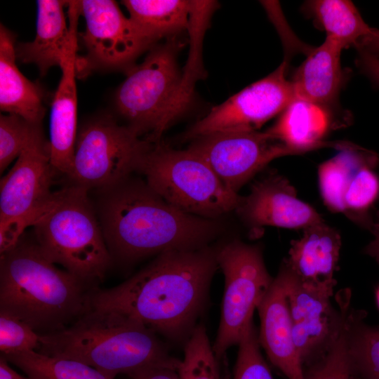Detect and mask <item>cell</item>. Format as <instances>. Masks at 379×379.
<instances>
[{
  "instance_id": "b9f144b4",
  "label": "cell",
  "mask_w": 379,
  "mask_h": 379,
  "mask_svg": "<svg viewBox=\"0 0 379 379\" xmlns=\"http://www.w3.org/2000/svg\"><path fill=\"white\" fill-rule=\"evenodd\" d=\"M378 220H379V213H378Z\"/></svg>"
},
{
  "instance_id": "6da1fadb",
  "label": "cell",
  "mask_w": 379,
  "mask_h": 379,
  "mask_svg": "<svg viewBox=\"0 0 379 379\" xmlns=\"http://www.w3.org/2000/svg\"><path fill=\"white\" fill-rule=\"evenodd\" d=\"M218 267L215 248L209 246L166 251L121 284L95 288L91 308L119 312L185 343L205 307Z\"/></svg>"
},
{
  "instance_id": "30bf717a",
  "label": "cell",
  "mask_w": 379,
  "mask_h": 379,
  "mask_svg": "<svg viewBox=\"0 0 379 379\" xmlns=\"http://www.w3.org/2000/svg\"><path fill=\"white\" fill-rule=\"evenodd\" d=\"M215 255L225 277L220 321L212 345L219 360L230 347L239 344L274 278L258 245L234 239L215 248Z\"/></svg>"
},
{
  "instance_id": "603a6c76",
  "label": "cell",
  "mask_w": 379,
  "mask_h": 379,
  "mask_svg": "<svg viewBox=\"0 0 379 379\" xmlns=\"http://www.w3.org/2000/svg\"><path fill=\"white\" fill-rule=\"evenodd\" d=\"M130 19L155 43L191 26L195 1L126 0Z\"/></svg>"
},
{
  "instance_id": "ffe728a7",
  "label": "cell",
  "mask_w": 379,
  "mask_h": 379,
  "mask_svg": "<svg viewBox=\"0 0 379 379\" xmlns=\"http://www.w3.org/2000/svg\"><path fill=\"white\" fill-rule=\"evenodd\" d=\"M344 48L325 39L298 67L291 84L295 98L314 104L332 114L343 82L340 55Z\"/></svg>"
},
{
  "instance_id": "8d00e7d4",
  "label": "cell",
  "mask_w": 379,
  "mask_h": 379,
  "mask_svg": "<svg viewBox=\"0 0 379 379\" xmlns=\"http://www.w3.org/2000/svg\"><path fill=\"white\" fill-rule=\"evenodd\" d=\"M351 296H352V292L349 289V288H345V289H343V290H340L337 295H336V302H337V304L340 306L342 307V308L343 309V319H344V316H345V310H346V308L348 306V305L350 303H351ZM343 324V322H342ZM342 326V325H341ZM341 328V327H340ZM338 336V335H337ZM333 344V343H332ZM297 350V349H296ZM327 351V352H328ZM327 353V352H326ZM325 354H324L322 357L315 359V360H313V361H303L301 359V361L302 363V365H303V367H307L314 363H315L316 361H317L318 360H319L320 359H321ZM300 357V356H299Z\"/></svg>"
},
{
  "instance_id": "484cf974",
  "label": "cell",
  "mask_w": 379,
  "mask_h": 379,
  "mask_svg": "<svg viewBox=\"0 0 379 379\" xmlns=\"http://www.w3.org/2000/svg\"><path fill=\"white\" fill-rule=\"evenodd\" d=\"M366 312L350 307L347 316V345L352 376L379 379V327L366 321Z\"/></svg>"
},
{
  "instance_id": "7c38bea8",
  "label": "cell",
  "mask_w": 379,
  "mask_h": 379,
  "mask_svg": "<svg viewBox=\"0 0 379 379\" xmlns=\"http://www.w3.org/2000/svg\"><path fill=\"white\" fill-rule=\"evenodd\" d=\"M284 60L267 77L246 86L211 109L185 133L194 140L206 135L232 131H258L295 99L291 81L286 77Z\"/></svg>"
},
{
  "instance_id": "277c9868",
  "label": "cell",
  "mask_w": 379,
  "mask_h": 379,
  "mask_svg": "<svg viewBox=\"0 0 379 379\" xmlns=\"http://www.w3.org/2000/svg\"><path fill=\"white\" fill-rule=\"evenodd\" d=\"M83 362L111 378L156 366L178 368L157 334L119 312L91 308L62 331L43 335L37 351Z\"/></svg>"
},
{
  "instance_id": "ba28073f",
  "label": "cell",
  "mask_w": 379,
  "mask_h": 379,
  "mask_svg": "<svg viewBox=\"0 0 379 379\" xmlns=\"http://www.w3.org/2000/svg\"><path fill=\"white\" fill-rule=\"evenodd\" d=\"M153 143L109 117L93 119L77 132L67 178L89 192L114 186L138 171Z\"/></svg>"
},
{
  "instance_id": "5bb4252c",
  "label": "cell",
  "mask_w": 379,
  "mask_h": 379,
  "mask_svg": "<svg viewBox=\"0 0 379 379\" xmlns=\"http://www.w3.org/2000/svg\"><path fill=\"white\" fill-rule=\"evenodd\" d=\"M278 273L286 288L298 354L306 359L322 355L337 337L343 319L342 308L331 301L334 287L302 282L284 261Z\"/></svg>"
},
{
  "instance_id": "74e56055",
  "label": "cell",
  "mask_w": 379,
  "mask_h": 379,
  "mask_svg": "<svg viewBox=\"0 0 379 379\" xmlns=\"http://www.w3.org/2000/svg\"><path fill=\"white\" fill-rule=\"evenodd\" d=\"M0 379H32L24 376L15 371L9 365V362L3 357H0Z\"/></svg>"
},
{
  "instance_id": "d4e9b609",
  "label": "cell",
  "mask_w": 379,
  "mask_h": 379,
  "mask_svg": "<svg viewBox=\"0 0 379 379\" xmlns=\"http://www.w3.org/2000/svg\"><path fill=\"white\" fill-rule=\"evenodd\" d=\"M307 8L330 39L343 48L355 46L361 39L373 34L375 28L363 19L349 0H312Z\"/></svg>"
},
{
  "instance_id": "f546056e",
  "label": "cell",
  "mask_w": 379,
  "mask_h": 379,
  "mask_svg": "<svg viewBox=\"0 0 379 379\" xmlns=\"http://www.w3.org/2000/svg\"><path fill=\"white\" fill-rule=\"evenodd\" d=\"M351 304L345 310L339 333L327 353L304 369L305 379H351L347 345L346 322Z\"/></svg>"
},
{
  "instance_id": "5b68a950",
  "label": "cell",
  "mask_w": 379,
  "mask_h": 379,
  "mask_svg": "<svg viewBox=\"0 0 379 379\" xmlns=\"http://www.w3.org/2000/svg\"><path fill=\"white\" fill-rule=\"evenodd\" d=\"M32 227L51 262L91 285L103 279L112 259L88 190L70 184L55 191Z\"/></svg>"
},
{
  "instance_id": "7a4b0ae2",
  "label": "cell",
  "mask_w": 379,
  "mask_h": 379,
  "mask_svg": "<svg viewBox=\"0 0 379 379\" xmlns=\"http://www.w3.org/2000/svg\"><path fill=\"white\" fill-rule=\"evenodd\" d=\"M95 192L93 205L112 260L133 262L169 251L201 248L222 230L217 219L173 206L145 181L129 177Z\"/></svg>"
},
{
  "instance_id": "2e32d148",
  "label": "cell",
  "mask_w": 379,
  "mask_h": 379,
  "mask_svg": "<svg viewBox=\"0 0 379 379\" xmlns=\"http://www.w3.org/2000/svg\"><path fill=\"white\" fill-rule=\"evenodd\" d=\"M36 32L31 42L15 47L16 58L35 65L44 76L53 66L60 67L73 41L77 38L79 1L39 0Z\"/></svg>"
},
{
  "instance_id": "9a60e30c",
  "label": "cell",
  "mask_w": 379,
  "mask_h": 379,
  "mask_svg": "<svg viewBox=\"0 0 379 379\" xmlns=\"http://www.w3.org/2000/svg\"><path fill=\"white\" fill-rule=\"evenodd\" d=\"M235 211L251 230L265 226L303 230L324 222L314 208L298 198L286 178L274 173L255 181L249 194L240 197Z\"/></svg>"
},
{
  "instance_id": "3957f363",
  "label": "cell",
  "mask_w": 379,
  "mask_h": 379,
  "mask_svg": "<svg viewBox=\"0 0 379 379\" xmlns=\"http://www.w3.org/2000/svg\"><path fill=\"white\" fill-rule=\"evenodd\" d=\"M95 288L59 269L24 234L1 254L0 311L39 334L62 331L90 310Z\"/></svg>"
},
{
  "instance_id": "d6986e66",
  "label": "cell",
  "mask_w": 379,
  "mask_h": 379,
  "mask_svg": "<svg viewBox=\"0 0 379 379\" xmlns=\"http://www.w3.org/2000/svg\"><path fill=\"white\" fill-rule=\"evenodd\" d=\"M302 236L291 241L284 262L302 282L335 287L341 248L340 233L324 222L304 229Z\"/></svg>"
},
{
  "instance_id": "d6a6232c",
  "label": "cell",
  "mask_w": 379,
  "mask_h": 379,
  "mask_svg": "<svg viewBox=\"0 0 379 379\" xmlns=\"http://www.w3.org/2000/svg\"><path fill=\"white\" fill-rule=\"evenodd\" d=\"M43 335L15 316L0 311L1 355L27 351L37 352L42 344Z\"/></svg>"
},
{
  "instance_id": "f35d334b",
  "label": "cell",
  "mask_w": 379,
  "mask_h": 379,
  "mask_svg": "<svg viewBox=\"0 0 379 379\" xmlns=\"http://www.w3.org/2000/svg\"><path fill=\"white\" fill-rule=\"evenodd\" d=\"M373 240L365 247L364 253L368 255L379 264V226L372 232Z\"/></svg>"
},
{
  "instance_id": "8fae6325",
  "label": "cell",
  "mask_w": 379,
  "mask_h": 379,
  "mask_svg": "<svg viewBox=\"0 0 379 379\" xmlns=\"http://www.w3.org/2000/svg\"><path fill=\"white\" fill-rule=\"evenodd\" d=\"M86 28L81 37L86 55L78 57L77 76L92 69H126L155 42L147 36L117 4L111 0L79 1Z\"/></svg>"
},
{
  "instance_id": "cb8c5ba5",
  "label": "cell",
  "mask_w": 379,
  "mask_h": 379,
  "mask_svg": "<svg viewBox=\"0 0 379 379\" xmlns=\"http://www.w3.org/2000/svg\"><path fill=\"white\" fill-rule=\"evenodd\" d=\"M378 155L372 151L351 144L318 168L319 190L328 208L344 213L343 197L357 171L364 166L375 168Z\"/></svg>"
},
{
  "instance_id": "4fadbf2b",
  "label": "cell",
  "mask_w": 379,
  "mask_h": 379,
  "mask_svg": "<svg viewBox=\"0 0 379 379\" xmlns=\"http://www.w3.org/2000/svg\"><path fill=\"white\" fill-rule=\"evenodd\" d=\"M188 148L235 193L272 160L293 154L268 130L212 133L194 139Z\"/></svg>"
},
{
  "instance_id": "4dcf8cb0",
  "label": "cell",
  "mask_w": 379,
  "mask_h": 379,
  "mask_svg": "<svg viewBox=\"0 0 379 379\" xmlns=\"http://www.w3.org/2000/svg\"><path fill=\"white\" fill-rule=\"evenodd\" d=\"M41 124L29 123L22 117L8 114L0 117V171L20 156Z\"/></svg>"
},
{
  "instance_id": "44dd1931",
  "label": "cell",
  "mask_w": 379,
  "mask_h": 379,
  "mask_svg": "<svg viewBox=\"0 0 379 379\" xmlns=\"http://www.w3.org/2000/svg\"><path fill=\"white\" fill-rule=\"evenodd\" d=\"M13 34L0 26V108L34 124H41L46 109L43 91L28 80L15 64Z\"/></svg>"
},
{
  "instance_id": "e575fe53",
  "label": "cell",
  "mask_w": 379,
  "mask_h": 379,
  "mask_svg": "<svg viewBox=\"0 0 379 379\" xmlns=\"http://www.w3.org/2000/svg\"><path fill=\"white\" fill-rule=\"evenodd\" d=\"M178 368L156 366L135 373L132 379H180Z\"/></svg>"
},
{
  "instance_id": "4316f807",
  "label": "cell",
  "mask_w": 379,
  "mask_h": 379,
  "mask_svg": "<svg viewBox=\"0 0 379 379\" xmlns=\"http://www.w3.org/2000/svg\"><path fill=\"white\" fill-rule=\"evenodd\" d=\"M1 356L32 379H113L79 361L36 351Z\"/></svg>"
},
{
  "instance_id": "ac0fdd59",
  "label": "cell",
  "mask_w": 379,
  "mask_h": 379,
  "mask_svg": "<svg viewBox=\"0 0 379 379\" xmlns=\"http://www.w3.org/2000/svg\"><path fill=\"white\" fill-rule=\"evenodd\" d=\"M77 39L61 64L62 76L53 95L50 119L51 162L57 173L67 178L72 171L77 135Z\"/></svg>"
},
{
  "instance_id": "9c48e42d",
  "label": "cell",
  "mask_w": 379,
  "mask_h": 379,
  "mask_svg": "<svg viewBox=\"0 0 379 379\" xmlns=\"http://www.w3.org/2000/svg\"><path fill=\"white\" fill-rule=\"evenodd\" d=\"M57 171L41 126L0 181V253L13 248L51 202Z\"/></svg>"
},
{
  "instance_id": "83f0119b",
  "label": "cell",
  "mask_w": 379,
  "mask_h": 379,
  "mask_svg": "<svg viewBox=\"0 0 379 379\" xmlns=\"http://www.w3.org/2000/svg\"><path fill=\"white\" fill-rule=\"evenodd\" d=\"M218 361L206 328L197 325L185 342L180 379H221Z\"/></svg>"
},
{
  "instance_id": "8992f818",
  "label": "cell",
  "mask_w": 379,
  "mask_h": 379,
  "mask_svg": "<svg viewBox=\"0 0 379 379\" xmlns=\"http://www.w3.org/2000/svg\"><path fill=\"white\" fill-rule=\"evenodd\" d=\"M182 44L176 36L153 46L145 60L128 71L117 89L115 106L129 127L152 142L184 112L190 87L178 64Z\"/></svg>"
},
{
  "instance_id": "60d3db41",
  "label": "cell",
  "mask_w": 379,
  "mask_h": 379,
  "mask_svg": "<svg viewBox=\"0 0 379 379\" xmlns=\"http://www.w3.org/2000/svg\"><path fill=\"white\" fill-rule=\"evenodd\" d=\"M351 379H357V378H355L352 376Z\"/></svg>"
},
{
  "instance_id": "7402d4cb",
  "label": "cell",
  "mask_w": 379,
  "mask_h": 379,
  "mask_svg": "<svg viewBox=\"0 0 379 379\" xmlns=\"http://www.w3.org/2000/svg\"><path fill=\"white\" fill-rule=\"evenodd\" d=\"M331 115L323 109L295 98L267 130L293 154L322 147H335L340 149L347 147L350 143L323 140L331 126Z\"/></svg>"
},
{
  "instance_id": "ab89813d",
  "label": "cell",
  "mask_w": 379,
  "mask_h": 379,
  "mask_svg": "<svg viewBox=\"0 0 379 379\" xmlns=\"http://www.w3.org/2000/svg\"><path fill=\"white\" fill-rule=\"evenodd\" d=\"M375 296L376 303L379 310V285L377 286L375 289Z\"/></svg>"
},
{
  "instance_id": "52a82bcc",
  "label": "cell",
  "mask_w": 379,
  "mask_h": 379,
  "mask_svg": "<svg viewBox=\"0 0 379 379\" xmlns=\"http://www.w3.org/2000/svg\"><path fill=\"white\" fill-rule=\"evenodd\" d=\"M137 172L148 186L176 208L217 219L235 211L240 196L222 182L206 161L189 148L175 149L154 142Z\"/></svg>"
},
{
  "instance_id": "f1b7e54d",
  "label": "cell",
  "mask_w": 379,
  "mask_h": 379,
  "mask_svg": "<svg viewBox=\"0 0 379 379\" xmlns=\"http://www.w3.org/2000/svg\"><path fill=\"white\" fill-rule=\"evenodd\" d=\"M373 168L369 166L360 168L343 197L344 214L369 229L373 222L366 213L379 194V179Z\"/></svg>"
},
{
  "instance_id": "836d02e7",
  "label": "cell",
  "mask_w": 379,
  "mask_h": 379,
  "mask_svg": "<svg viewBox=\"0 0 379 379\" xmlns=\"http://www.w3.org/2000/svg\"><path fill=\"white\" fill-rule=\"evenodd\" d=\"M357 65L361 72L379 87V55L357 49Z\"/></svg>"
},
{
  "instance_id": "e0dca14e",
  "label": "cell",
  "mask_w": 379,
  "mask_h": 379,
  "mask_svg": "<svg viewBox=\"0 0 379 379\" xmlns=\"http://www.w3.org/2000/svg\"><path fill=\"white\" fill-rule=\"evenodd\" d=\"M258 339L271 363L288 379H305L296 350L289 305L284 281L278 273L258 305Z\"/></svg>"
},
{
  "instance_id": "d590c367",
  "label": "cell",
  "mask_w": 379,
  "mask_h": 379,
  "mask_svg": "<svg viewBox=\"0 0 379 379\" xmlns=\"http://www.w3.org/2000/svg\"><path fill=\"white\" fill-rule=\"evenodd\" d=\"M356 49L364 50L367 52L379 55V30L361 39L355 46Z\"/></svg>"
},
{
  "instance_id": "1f68e13d",
  "label": "cell",
  "mask_w": 379,
  "mask_h": 379,
  "mask_svg": "<svg viewBox=\"0 0 379 379\" xmlns=\"http://www.w3.org/2000/svg\"><path fill=\"white\" fill-rule=\"evenodd\" d=\"M238 345L233 379H274L261 354L258 332L253 321L244 332Z\"/></svg>"
}]
</instances>
